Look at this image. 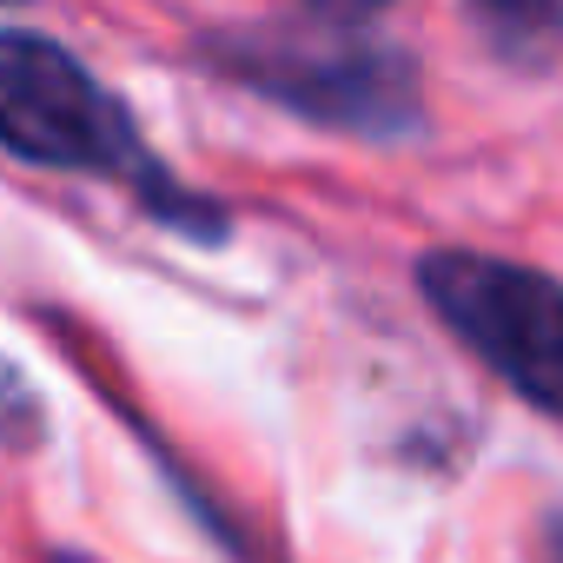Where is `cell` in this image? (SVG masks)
<instances>
[{
  "label": "cell",
  "mask_w": 563,
  "mask_h": 563,
  "mask_svg": "<svg viewBox=\"0 0 563 563\" xmlns=\"http://www.w3.org/2000/svg\"><path fill=\"white\" fill-rule=\"evenodd\" d=\"M471 27L510 67H550L563 47V8H523V0L504 8V0H490V8H471Z\"/></svg>",
  "instance_id": "cell-4"
},
{
  "label": "cell",
  "mask_w": 563,
  "mask_h": 563,
  "mask_svg": "<svg viewBox=\"0 0 563 563\" xmlns=\"http://www.w3.org/2000/svg\"><path fill=\"white\" fill-rule=\"evenodd\" d=\"M41 438H47V405H41L34 378L14 358H0V444H8V451H34Z\"/></svg>",
  "instance_id": "cell-5"
},
{
  "label": "cell",
  "mask_w": 563,
  "mask_h": 563,
  "mask_svg": "<svg viewBox=\"0 0 563 563\" xmlns=\"http://www.w3.org/2000/svg\"><path fill=\"white\" fill-rule=\"evenodd\" d=\"M0 146L27 166L54 173H93V179H126L140 206L192 239H219L225 219L212 199H192L186 186L166 179V166L146 153L133 113L67 54L54 34L34 27H0Z\"/></svg>",
  "instance_id": "cell-2"
},
{
  "label": "cell",
  "mask_w": 563,
  "mask_h": 563,
  "mask_svg": "<svg viewBox=\"0 0 563 563\" xmlns=\"http://www.w3.org/2000/svg\"><path fill=\"white\" fill-rule=\"evenodd\" d=\"M199 60L219 80L325 133L398 140V133H418L424 120V87H418L411 54L378 41L372 21L352 8L219 27L199 41Z\"/></svg>",
  "instance_id": "cell-1"
},
{
  "label": "cell",
  "mask_w": 563,
  "mask_h": 563,
  "mask_svg": "<svg viewBox=\"0 0 563 563\" xmlns=\"http://www.w3.org/2000/svg\"><path fill=\"white\" fill-rule=\"evenodd\" d=\"M418 292L471 358L537 411L563 418V286L550 272L444 245L418 258Z\"/></svg>",
  "instance_id": "cell-3"
}]
</instances>
